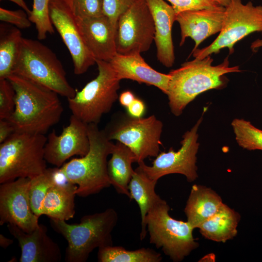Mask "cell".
<instances>
[{"label":"cell","mask_w":262,"mask_h":262,"mask_svg":"<svg viewBox=\"0 0 262 262\" xmlns=\"http://www.w3.org/2000/svg\"><path fill=\"white\" fill-rule=\"evenodd\" d=\"M7 79L16 93L15 108L8 119L16 131L45 134L59 122L63 107L57 93L16 74Z\"/></svg>","instance_id":"1"},{"label":"cell","mask_w":262,"mask_h":262,"mask_svg":"<svg viewBox=\"0 0 262 262\" xmlns=\"http://www.w3.org/2000/svg\"><path fill=\"white\" fill-rule=\"evenodd\" d=\"M213 61L211 55L201 59L195 58L168 73L170 79L166 95L174 115H180L200 94L225 87L228 82L225 74L241 71L239 66H229V56L218 65L213 66Z\"/></svg>","instance_id":"2"},{"label":"cell","mask_w":262,"mask_h":262,"mask_svg":"<svg viewBox=\"0 0 262 262\" xmlns=\"http://www.w3.org/2000/svg\"><path fill=\"white\" fill-rule=\"evenodd\" d=\"M90 148L82 157L74 158L60 167L67 180L77 186L76 194L85 197L109 187L107 157L114 146L98 125L88 124Z\"/></svg>","instance_id":"3"},{"label":"cell","mask_w":262,"mask_h":262,"mask_svg":"<svg viewBox=\"0 0 262 262\" xmlns=\"http://www.w3.org/2000/svg\"><path fill=\"white\" fill-rule=\"evenodd\" d=\"M113 208L82 216L79 224L50 219L52 228L67 241L65 260L85 262L97 248L113 245L112 232L118 221Z\"/></svg>","instance_id":"4"},{"label":"cell","mask_w":262,"mask_h":262,"mask_svg":"<svg viewBox=\"0 0 262 262\" xmlns=\"http://www.w3.org/2000/svg\"><path fill=\"white\" fill-rule=\"evenodd\" d=\"M12 74L29 79L67 98L74 97L77 91L68 82L56 55L36 40L23 38Z\"/></svg>","instance_id":"5"},{"label":"cell","mask_w":262,"mask_h":262,"mask_svg":"<svg viewBox=\"0 0 262 262\" xmlns=\"http://www.w3.org/2000/svg\"><path fill=\"white\" fill-rule=\"evenodd\" d=\"M47 140L45 134L16 131L0 144V183L43 173Z\"/></svg>","instance_id":"6"},{"label":"cell","mask_w":262,"mask_h":262,"mask_svg":"<svg viewBox=\"0 0 262 262\" xmlns=\"http://www.w3.org/2000/svg\"><path fill=\"white\" fill-rule=\"evenodd\" d=\"M170 206L162 199L147 213L145 224L149 243L174 262H180L198 247L193 235L194 229L187 221L179 220L169 213Z\"/></svg>","instance_id":"7"},{"label":"cell","mask_w":262,"mask_h":262,"mask_svg":"<svg viewBox=\"0 0 262 262\" xmlns=\"http://www.w3.org/2000/svg\"><path fill=\"white\" fill-rule=\"evenodd\" d=\"M97 76L68 98L72 115L87 124H98L118 98L120 80L109 62L96 60Z\"/></svg>","instance_id":"8"},{"label":"cell","mask_w":262,"mask_h":262,"mask_svg":"<svg viewBox=\"0 0 262 262\" xmlns=\"http://www.w3.org/2000/svg\"><path fill=\"white\" fill-rule=\"evenodd\" d=\"M163 128V123L154 115L137 118L123 114L114 117L103 131L109 140L128 147L139 163L159 154Z\"/></svg>","instance_id":"9"},{"label":"cell","mask_w":262,"mask_h":262,"mask_svg":"<svg viewBox=\"0 0 262 262\" xmlns=\"http://www.w3.org/2000/svg\"><path fill=\"white\" fill-rule=\"evenodd\" d=\"M262 32V5L255 6L251 1L243 4L242 0H231L225 7L223 26L216 38L208 46L192 51L190 55L201 59L225 48L232 54L236 43L252 33Z\"/></svg>","instance_id":"10"},{"label":"cell","mask_w":262,"mask_h":262,"mask_svg":"<svg viewBox=\"0 0 262 262\" xmlns=\"http://www.w3.org/2000/svg\"><path fill=\"white\" fill-rule=\"evenodd\" d=\"M154 36V21L146 0H136L118 19L115 33L117 52L128 54L147 51Z\"/></svg>","instance_id":"11"},{"label":"cell","mask_w":262,"mask_h":262,"mask_svg":"<svg viewBox=\"0 0 262 262\" xmlns=\"http://www.w3.org/2000/svg\"><path fill=\"white\" fill-rule=\"evenodd\" d=\"M202 120V116L190 131L185 132L179 150L175 151L171 147L167 152L159 153L151 165H147L143 161L138 163V166L149 178L156 181L172 174L183 175L189 182L195 181L198 178L196 165L199 146L197 130Z\"/></svg>","instance_id":"12"},{"label":"cell","mask_w":262,"mask_h":262,"mask_svg":"<svg viewBox=\"0 0 262 262\" xmlns=\"http://www.w3.org/2000/svg\"><path fill=\"white\" fill-rule=\"evenodd\" d=\"M30 179L20 178L0 184V225L11 224L30 233L39 226V217L31 208L29 187Z\"/></svg>","instance_id":"13"},{"label":"cell","mask_w":262,"mask_h":262,"mask_svg":"<svg viewBox=\"0 0 262 262\" xmlns=\"http://www.w3.org/2000/svg\"><path fill=\"white\" fill-rule=\"evenodd\" d=\"M49 15L71 55L74 73H84L96 63V60L84 42L75 17L62 0H50Z\"/></svg>","instance_id":"14"},{"label":"cell","mask_w":262,"mask_h":262,"mask_svg":"<svg viewBox=\"0 0 262 262\" xmlns=\"http://www.w3.org/2000/svg\"><path fill=\"white\" fill-rule=\"evenodd\" d=\"M47 138L45 159L47 163L57 167H61L73 156H84L90 148L88 124L72 115L68 125L63 128L60 134H57L53 130Z\"/></svg>","instance_id":"15"},{"label":"cell","mask_w":262,"mask_h":262,"mask_svg":"<svg viewBox=\"0 0 262 262\" xmlns=\"http://www.w3.org/2000/svg\"><path fill=\"white\" fill-rule=\"evenodd\" d=\"M225 7L219 6L215 8L189 10L176 14L177 21L180 29V46L187 37L195 43L192 51L198 49L199 45L208 37L220 33L225 16Z\"/></svg>","instance_id":"16"},{"label":"cell","mask_w":262,"mask_h":262,"mask_svg":"<svg viewBox=\"0 0 262 262\" xmlns=\"http://www.w3.org/2000/svg\"><path fill=\"white\" fill-rule=\"evenodd\" d=\"M88 49L95 60L110 62L117 53L116 30L105 15L76 18Z\"/></svg>","instance_id":"17"},{"label":"cell","mask_w":262,"mask_h":262,"mask_svg":"<svg viewBox=\"0 0 262 262\" xmlns=\"http://www.w3.org/2000/svg\"><path fill=\"white\" fill-rule=\"evenodd\" d=\"M10 233L17 240L21 248L20 262H59L62 253L58 244L47 234V228L39 224L27 233L17 226L8 224Z\"/></svg>","instance_id":"18"},{"label":"cell","mask_w":262,"mask_h":262,"mask_svg":"<svg viewBox=\"0 0 262 262\" xmlns=\"http://www.w3.org/2000/svg\"><path fill=\"white\" fill-rule=\"evenodd\" d=\"M155 24L154 42L158 60L167 67L175 62L172 28L176 21V13L171 5L164 0H146Z\"/></svg>","instance_id":"19"},{"label":"cell","mask_w":262,"mask_h":262,"mask_svg":"<svg viewBox=\"0 0 262 262\" xmlns=\"http://www.w3.org/2000/svg\"><path fill=\"white\" fill-rule=\"evenodd\" d=\"M109 62L120 81L129 79L153 85L166 95L169 75L161 73L152 68L145 62L141 53L122 54L117 53Z\"/></svg>","instance_id":"20"},{"label":"cell","mask_w":262,"mask_h":262,"mask_svg":"<svg viewBox=\"0 0 262 262\" xmlns=\"http://www.w3.org/2000/svg\"><path fill=\"white\" fill-rule=\"evenodd\" d=\"M55 179L43 200L42 213L50 219L67 221L75 214L77 186L67 180L60 167H55Z\"/></svg>","instance_id":"21"},{"label":"cell","mask_w":262,"mask_h":262,"mask_svg":"<svg viewBox=\"0 0 262 262\" xmlns=\"http://www.w3.org/2000/svg\"><path fill=\"white\" fill-rule=\"evenodd\" d=\"M224 203L221 196L211 188L192 186L184 209L187 221L195 229L213 216Z\"/></svg>","instance_id":"22"},{"label":"cell","mask_w":262,"mask_h":262,"mask_svg":"<svg viewBox=\"0 0 262 262\" xmlns=\"http://www.w3.org/2000/svg\"><path fill=\"white\" fill-rule=\"evenodd\" d=\"M111 155L107 169L111 185L118 194L130 198L129 184L134 171L132 164L136 163L135 156L128 147L118 141L114 144Z\"/></svg>","instance_id":"23"},{"label":"cell","mask_w":262,"mask_h":262,"mask_svg":"<svg viewBox=\"0 0 262 262\" xmlns=\"http://www.w3.org/2000/svg\"><path fill=\"white\" fill-rule=\"evenodd\" d=\"M158 181L149 178L138 166L134 170L129 184L130 199L138 204L141 214L140 240L143 241L147 234L146 217L151 207L162 198L155 192Z\"/></svg>","instance_id":"24"},{"label":"cell","mask_w":262,"mask_h":262,"mask_svg":"<svg viewBox=\"0 0 262 262\" xmlns=\"http://www.w3.org/2000/svg\"><path fill=\"white\" fill-rule=\"evenodd\" d=\"M241 219L240 214L223 203L211 217L198 228L205 238L217 242L225 243L235 237Z\"/></svg>","instance_id":"25"},{"label":"cell","mask_w":262,"mask_h":262,"mask_svg":"<svg viewBox=\"0 0 262 262\" xmlns=\"http://www.w3.org/2000/svg\"><path fill=\"white\" fill-rule=\"evenodd\" d=\"M23 38L19 29L0 24V80L7 79L12 74Z\"/></svg>","instance_id":"26"},{"label":"cell","mask_w":262,"mask_h":262,"mask_svg":"<svg viewBox=\"0 0 262 262\" xmlns=\"http://www.w3.org/2000/svg\"><path fill=\"white\" fill-rule=\"evenodd\" d=\"M162 259L161 253L148 247L129 250L112 245L100 247L98 252L99 262H160Z\"/></svg>","instance_id":"27"},{"label":"cell","mask_w":262,"mask_h":262,"mask_svg":"<svg viewBox=\"0 0 262 262\" xmlns=\"http://www.w3.org/2000/svg\"><path fill=\"white\" fill-rule=\"evenodd\" d=\"M55 180V167L47 168L43 173L30 179L31 206L33 213L39 217L42 215V207L45 197Z\"/></svg>","instance_id":"28"},{"label":"cell","mask_w":262,"mask_h":262,"mask_svg":"<svg viewBox=\"0 0 262 262\" xmlns=\"http://www.w3.org/2000/svg\"><path fill=\"white\" fill-rule=\"evenodd\" d=\"M235 139L238 145L248 150H262V130L249 121L236 118L231 122Z\"/></svg>","instance_id":"29"},{"label":"cell","mask_w":262,"mask_h":262,"mask_svg":"<svg viewBox=\"0 0 262 262\" xmlns=\"http://www.w3.org/2000/svg\"><path fill=\"white\" fill-rule=\"evenodd\" d=\"M50 0H33V4L29 18L35 24L38 39H45L48 33H54L49 15Z\"/></svg>","instance_id":"30"},{"label":"cell","mask_w":262,"mask_h":262,"mask_svg":"<svg viewBox=\"0 0 262 262\" xmlns=\"http://www.w3.org/2000/svg\"><path fill=\"white\" fill-rule=\"evenodd\" d=\"M76 18L103 15V0H62Z\"/></svg>","instance_id":"31"},{"label":"cell","mask_w":262,"mask_h":262,"mask_svg":"<svg viewBox=\"0 0 262 262\" xmlns=\"http://www.w3.org/2000/svg\"><path fill=\"white\" fill-rule=\"evenodd\" d=\"M16 93L7 79L0 80V119H9L15 108Z\"/></svg>","instance_id":"32"},{"label":"cell","mask_w":262,"mask_h":262,"mask_svg":"<svg viewBox=\"0 0 262 262\" xmlns=\"http://www.w3.org/2000/svg\"><path fill=\"white\" fill-rule=\"evenodd\" d=\"M136 0H103L104 15L110 20L114 28L119 17L125 12Z\"/></svg>","instance_id":"33"},{"label":"cell","mask_w":262,"mask_h":262,"mask_svg":"<svg viewBox=\"0 0 262 262\" xmlns=\"http://www.w3.org/2000/svg\"><path fill=\"white\" fill-rule=\"evenodd\" d=\"M0 20L20 29L28 28L32 25L28 14L22 9L11 10L0 7Z\"/></svg>","instance_id":"34"},{"label":"cell","mask_w":262,"mask_h":262,"mask_svg":"<svg viewBox=\"0 0 262 262\" xmlns=\"http://www.w3.org/2000/svg\"><path fill=\"white\" fill-rule=\"evenodd\" d=\"M171 3L176 14L181 12L215 8L220 5L215 0H166Z\"/></svg>","instance_id":"35"},{"label":"cell","mask_w":262,"mask_h":262,"mask_svg":"<svg viewBox=\"0 0 262 262\" xmlns=\"http://www.w3.org/2000/svg\"><path fill=\"white\" fill-rule=\"evenodd\" d=\"M146 105L141 99L135 98L127 108L128 114L134 117H142L146 111Z\"/></svg>","instance_id":"36"},{"label":"cell","mask_w":262,"mask_h":262,"mask_svg":"<svg viewBox=\"0 0 262 262\" xmlns=\"http://www.w3.org/2000/svg\"><path fill=\"white\" fill-rule=\"evenodd\" d=\"M16 130L12 123L8 119H0V144L8 139Z\"/></svg>","instance_id":"37"},{"label":"cell","mask_w":262,"mask_h":262,"mask_svg":"<svg viewBox=\"0 0 262 262\" xmlns=\"http://www.w3.org/2000/svg\"><path fill=\"white\" fill-rule=\"evenodd\" d=\"M135 98L132 92L129 90L123 92L118 97L120 104L126 108Z\"/></svg>","instance_id":"38"},{"label":"cell","mask_w":262,"mask_h":262,"mask_svg":"<svg viewBox=\"0 0 262 262\" xmlns=\"http://www.w3.org/2000/svg\"><path fill=\"white\" fill-rule=\"evenodd\" d=\"M14 242V240L8 238L3 234H0V246L3 248L6 249L9 246L11 245Z\"/></svg>","instance_id":"39"},{"label":"cell","mask_w":262,"mask_h":262,"mask_svg":"<svg viewBox=\"0 0 262 262\" xmlns=\"http://www.w3.org/2000/svg\"><path fill=\"white\" fill-rule=\"evenodd\" d=\"M11 1L17 5H18L19 7L21 8V9L25 10L27 13L28 14V15H30L31 12V10H30L27 4H26V2L24 1V0H7Z\"/></svg>","instance_id":"40"},{"label":"cell","mask_w":262,"mask_h":262,"mask_svg":"<svg viewBox=\"0 0 262 262\" xmlns=\"http://www.w3.org/2000/svg\"><path fill=\"white\" fill-rule=\"evenodd\" d=\"M262 47V39H257L256 40L254 41L251 45V48L253 51H256V50L259 48Z\"/></svg>","instance_id":"41"},{"label":"cell","mask_w":262,"mask_h":262,"mask_svg":"<svg viewBox=\"0 0 262 262\" xmlns=\"http://www.w3.org/2000/svg\"><path fill=\"white\" fill-rule=\"evenodd\" d=\"M220 5L224 7H227L231 0H215Z\"/></svg>","instance_id":"42"}]
</instances>
